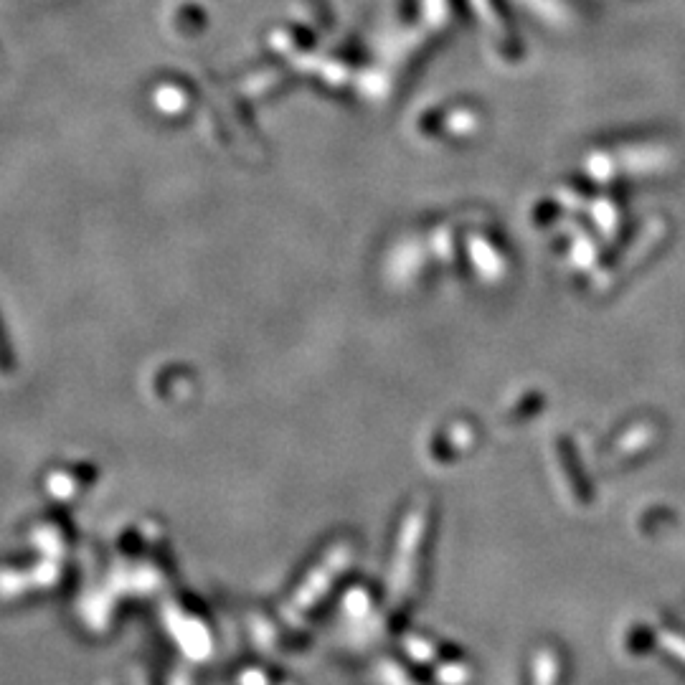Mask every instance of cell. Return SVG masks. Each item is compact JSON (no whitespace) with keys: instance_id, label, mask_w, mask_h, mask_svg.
I'll return each mask as SVG.
<instances>
[{"instance_id":"obj_1","label":"cell","mask_w":685,"mask_h":685,"mask_svg":"<svg viewBox=\"0 0 685 685\" xmlns=\"http://www.w3.org/2000/svg\"><path fill=\"white\" fill-rule=\"evenodd\" d=\"M8 366H13L11 361V351L6 346V338H3V328H0V371L6 373Z\"/></svg>"}]
</instances>
